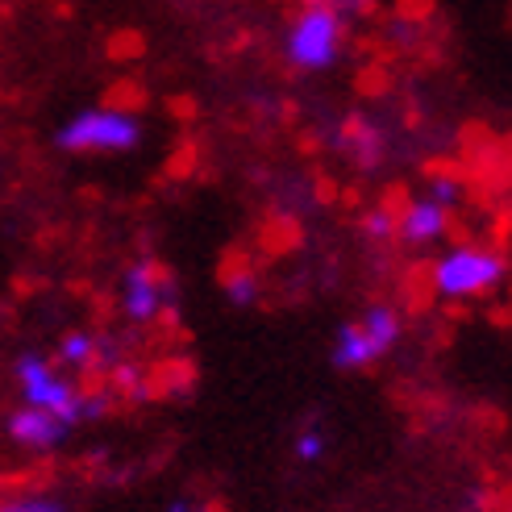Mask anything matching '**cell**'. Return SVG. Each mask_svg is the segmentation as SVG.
Wrapping results in <instances>:
<instances>
[{
	"instance_id": "6da1fadb",
	"label": "cell",
	"mask_w": 512,
	"mask_h": 512,
	"mask_svg": "<svg viewBox=\"0 0 512 512\" xmlns=\"http://www.w3.org/2000/svg\"><path fill=\"white\" fill-rule=\"evenodd\" d=\"M146 125L130 109H80L55 130V146L67 155H125L142 146Z\"/></svg>"
},
{
	"instance_id": "7a4b0ae2",
	"label": "cell",
	"mask_w": 512,
	"mask_h": 512,
	"mask_svg": "<svg viewBox=\"0 0 512 512\" xmlns=\"http://www.w3.org/2000/svg\"><path fill=\"white\" fill-rule=\"evenodd\" d=\"M342 46H346V17L321 5V0H309L284 34V59L296 71H325L342 59Z\"/></svg>"
},
{
	"instance_id": "3957f363",
	"label": "cell",
	"mask_w": 512,
	"mask_h": 512,
	"mask_svg": "<svg viewBox=\"0 0 512 512\" xmlns=\"http://www.w3.org/2000/svg\"><path fill=\"white\" fill-rule=\"evenodd\" d=\"M508 279L504 254L488 246H454L429 267V284L442 300H475L496 292Z\"/></svg>"
},
{
	"instance_id": "277c9868",
	"label": "cell",
	"mask_w": 512,
	"mask_h": 512,
	"mask_svg": "<svg viewBox=\"0 0 512 512\" xmlns=\"http://www.w3.org/2000/svg\"><path fill=\"white\" fill-rule=\"evenodd\" d=\"M13 375L21 383V404L42 408V413L59 417L71 429L84 425V417H80V388H75V379L63 375L42 350H21L13 358Z\"/></svg>"
},
{
	"instance_id": "5b68a950",
	"label": "cell",
	"mask_w": 512,
	"mask_h": 512,
	"mask_svg": "<svg viewBox=\"0 0 512 512\" xmlns=\"http://www.w3.org/2000/svg\"><path fill=\"white\" fill-rule=\"evenodd\" d=\"M175 279L155 263V259H138L125 267L121 275V313L130 317L134 325H150L155 317L175 309Z\"/></svg>"
},
{
	"instance_id": "8992f818",
	"label": "cell",
	"mask_w": 512,
	"mask_h": 512,
	"mask_svg": "<svg viewBox=\"0 0 512 512\" xmlns=\"http://www.w3.org/2000/svg\"><path fill=\"white\" fill-rule=\"evenodd\" d=\"M5 433H9V442L21 446V450H55L67 442V433L71 425H63L59 417H50L42 413V408H30V404H21L13 408V413L5 417Z\"/></svg>"
},
{
	"instance_id": "52a82bcc",
	"label": "cell",
	"mask_w": 512,
	"mask_h": 512,
	"mask_svg": "<svg viewBox=\"0 0 512 512\" xmlns=\"http://www.w3.org/2000/svg\"><path fill=\"white\" fill-rule=\"evenodd\" d=\"M446 229H450V213L442 209V204H433L429 196L408 200L396 213V242H408V246L438 242V238H446Z\"/></svg>"
},
{
	"instance_id": "ba28073f",
	"label": "cell",
	"mask_w": 512,
	"mask_h": 512,
	"mask_svg": "<svg viewBox=\"0 0 512 512\" xmlns=\"http://www.w3.org/2000/svg\"><path fill=\"white\" fill-rule=\"evenodd\" d=\"M375 358L379 354L371 350V342H367L363 329H358V321L338 329V338H334V367L338 371H367V367H375Z\"/></svg>"
},
{
	"instance_id": "9c48e42d",
	"label": "cell",
	"mask_w": 512,
	"mask_h": 512,
	"mask_svg": "<svg viewBox=\"0 0 512 512\" xmlns=\"http://www.w3.org/2000/svg\"><path fill=\"white\" fill-rule=\"evenodd\" d=\"M55 363L75 375H92L96 371V334L92 329H71V334H63L55 346Z\"/></svg>"
},
{
	"instance_id": "30bf717a",
	"label": "cell",
	"mask_w": 512,
	"mask_h": 512,
	"mask_svg": "<svg viewBox=\"0 0 512 512\" xmlns=\"http://www.w3.org/2000/svg\"><path fill=\"white\" fill-rule=\"evenodd\" d=\"M358 329L367 334V342H371V350L383 358L396 342H400V313L392 309V304H371V309L363 313V321H358Z\"/></svg>"
},
{
	"instance_id": "8fae6325",
	"label": "cell",
	"mask_w": 512,
	"mask_h": 512,
	"mask_svg": "<svg viewBox=\"0 0 512 512\" xmlns=\"http://www.w3.org/2000/svg\"><path fill=\"white\" fill-rule=\"evenodd\" d=\"M346 150L358 159V167H375V159L383 155V134L375 130L371 121L358 117V121L346 125Z\"/></svg>"
},
{
	"instance_id": "7c38bea8",
	"label": "cell",
	"mask_w": 512,
	"mask_h": 512,
	"mask_svg": "<svg viewBox=\"0 0 512 512\" xmlns=\"http://www.w3.org/2000/svg\"><path fill=\"white\" fill-rule=\"evenodd\" d=\"M259 296H263V284H259V275H254L246 263L225 271V300L234 304V309H254Z\"/></svg>"
},
{
	"instance_id": "4fadbf2b",
	"label": "cell",
	"mask_w": 512,
	"mask_h": 512,
	"mask_svg": "<svg viewBox=\"0 0 512 512\" xmlns=\"http://www.w3.org/2000/svg\"><path fill=\"white\" fill-rule=\"evenodd\" d=\"M109 392L113 396H125V400H146V371L138 367V363H130V358H125V363H117L109 375Z\"/></svg>"
},
{
	"instance_id": "5bb4252c",
	"label": "cell",
	"mask_w": 512,
	"mask_h": 512,
	"mask_svg": "<svg viewBox=\"0 0 512 512\" xmlns=\"http://www.w3.org/2000/svg\"><path fill=\"white\" fill-rule=\"evenodd\" d=\"M429 200H433V204H442V209L450 213L454 204L463 200V179L450 175V171H438V175L429 179Z\"/></svg>"
},
{
	"instance_id": "9a60e30c",
	"label": "cell",
	"mask_w": 512,
	"mask_h": 512,
	"mask_svg": "<svg viewBox=\"0 0 512 512\" xmlns=\"http://www.w3.org/2000/svg\"><path fill=\"white\" fill-rule=\"evenodd\" d=\"M363 234L371 242H396V209H371L363 217Z\"/></svg>"
},
{
	"instance_id": "2e32d148",
	"label": "cell",
	"mask_w": 512,
	"mask_h": 512,
	"mask_svg": "<svg viewBox=\"0 0 512 512\" xmlns=\"http://www.w3.org/2000/svg\"><path fill=\"white\" fill-rule=\"evenodd\" d=\"M0 512H67L59 496H13L0 500Z\"/></svg>"
},
{
	"instance_id": "e0dca14e",
	"label": "cell",
	"mask_w": 512,
	"mask_h": 512,
	"mask_svg": "<svg viewBox=\"0 0 512 512\" xmlns=\"http://www.w3.org/2000/svg\"><path fill=\"white\" fill-rule=\"evenodd\" d=\"M296 458H300V463H321V458H325V429H321V425L300 429V438H296Z\"/></svg>"
},
{
	"instance_id": "ac0fdd59",
	"label": "cell",
	"mask_w": 512,
	"mask_h": 512,
	"mask_svg": "<svg viewBox=\"0 0 512 512\" xmlns=\"http://www.w3.org/2000/svg\"><path fill=\"white\" fill-rule=\"evenodd\" d=\"M321 5L338 9L342 17H346V13H358V17H363V13H371V9H375V0H321Z\"/></svg>"
},
{
	"instance_id": "d6986e66",
	"label": "cell",
	"mask_w": 512,
	"mask_h": 512,
	"mask_svg": "<svg viewBox=\"0 0 512 512\" xmlns=\"http://www.w3.org/2000/svg\"><path fill=\"white\" fill-rule=\"evenodd\" d=\"M413 34H417V25H413V21H400V17L388 21V38H396L400 46H404V42H413Z\"/></svg>"
},
{
	"instance_id": "ffe728a7",
	"label": "cell",
	"mask_w": 512,
	"mask_h": 512,
	"mask_svg": "<svg viewBox=\"0 0 512 512\" xmlns=\"http://www.w3.org/2000/svg\"><path fill=\"white\" fill-rule=\"evenodd\" d=\"M167 512H196V508H192V500H188V496H179V500H171V508H167Z\"/></svg>"
},
{
	"instance_id": "44dd1931",
	"label": "cell",
	"mask_w": 512,
	"mask_h": 512,
	"mask_svg": "<svg viewBox=\"0 0 512 512\" xmlns=\"http://www.w3.org/2000/svg\"><path fill=\"white\" fill-rule=\"evenodd\" d=\"M508 512H512V508H508Z\"/></svg>"
}]
</instances>
